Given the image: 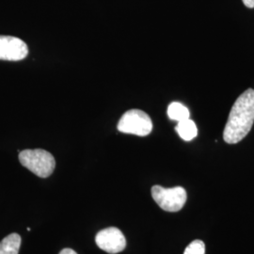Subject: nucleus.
Instances as JSON below:
<instances>
[{
    "label": "nucleus",
    "instance_id": "obj_1",
    "mask_svg": "<svg viewBox=\"0 0 254 254\" xmlns=\"http://www.w3.org/2000/svg\"><path fill=\"white\" fill-rule=\"evenodd\" d=\"M254 123V90L249 89L236 99L230 111L223 138L229 144L241 141Z\"/></svg>",
    "mask_w": 254,
    "mask_h": 254
},
{
    "label": "nucleus",
    "instance_id": "obj_2",
    "mask_svg": "<svg viewBox=\"0 0 254 254\" xmlns=\"http://www.w3.org/2000/svg\"><path fill=\"white\" fill-rule=\"evenodd\" d=\"M19 161L27 170L41 178L49 177L56 167L54 156L42 149L22 151L19 154Z\"/></svg>",
    "mask_w": 254,
    "mask_h": 254
},
{
    "label": "nucleus",
    "instance_id": "obj_3",
    "mask_svg": "<svg viewBox=\"0 0 254 254\" xmlns=\"http://www.w3.org/2000/svg\"><path fill=\"white\" fill-rule=\"evenodd\" d=\"M120 132L136 136H148L153 129L152 120L144 111L131 109L126 112L118 125Z\"/></svg>",
    "mask_w": 254,
    "mask_h": 254
},
{
    "label": "nucleus",
    "instance_id": "obj_4",
    "mask_svg": "<svg viewBox=\"0 0 254 254\" xmlns=\"http://www.w3.org/2000/svg\"><path fill=\"white\" fill-rule=\"evenodd\" d=\"M152 197L158 206L167 212L180 211L188 199L187 191L182 187L165 189L161 186H154Z\"/></svg>",
    "mask_w": 254,
    "mask_h": 254
},
{
    "label": "nucleus",
    "instance_id": "obj_5",
    "mask_svg": "<svg viewBox=\"0 0 254 254\" xmlns=\"http://www.w3.org/2000/svg\"><path fill=\"white\" fill-rule=\"evenodd\" d=\"M96 245L110 254L123 252L127 247V239L118 228L110 227L100 231L95 237Z\"/></svg>",
    "mask_w": 254,
    "mask_h": 254
},
{
    "label": "nucleus",
    "instance_id": "obj_6",
    "mask_svg": "<svg viewBox=\"0 0 254 254\" xmlns=\"http://www.w3.org/2000/svg\"><path fill=\"white\" fill-rule=\"evenodd\" d=\"M28 54L25 42L16 37L0 35V61L19 62Z\"/></svg>",
    "mask_w": 254,
    "mask_h": 254
},
{
    "label": "nucleus",
    "instance_id": "obj_7",
    "mask_svg": "<svg viewBox=\"0 0 254 254\" xmlns=\"http://www.w3.org/2000/svg\"><path fill=\"white\" fill-rule=\"evenodd\" d=\"M175 130L182 139L186 141H190L193 138H195L198 134L197 127L190 119L179 122L177 127H175Z\"/></svg>",
    "mask_w": 254,
    "mask_h": 254
},
{
    "label": "nucleus",
    "instance_id": "obj_8",
    "mask_svg": "<svg viewBox=\"0 0 254 254\" xmlns=\"http://www.w3.org/2000/svg\"><path fill=\"white\" fill-rule=\"evenodd\" d=\"M21 246V236L11 234L0 242V254H18Z\"/></svg>",
    "mask_w": 254,
    "mask_h": 254
},
{
    "label": "nucleus",
    "instance_id": "obj_9",
    "mask_svg": "<svg viewBox=\"0 0 254 254\" xmlns=\"http://www.w3.org/2000/svg\"><path fill=\"white\" fill-rule=\"evenodd\" d=\"M168 116L171 120L182 122L190 119V110L179 102H173L168 108Z\"/></svg>",
    "mask_w": 254,
    "mask_h": 254
},
{
    "label": "nucleus",
    "instance_id": "obj_10",
    "mask_svg": "<svg viewBox=\"0 0 254 254\" xmlns=\"http://www.w3.org/2000/svg\"><path fill=\"white\" fill-rule=\"evenodd\" d=\"M184 254H205V245L201 240H194L186 248Z\"/></svg>",
    "mask_w": 254,
    "mask_h": 254
},
{
    "label": "nucleus",
    "instance_id": "obj_11",
    "mask_svg": "<svg viewBox=\"0 0 254 254\" xmlns=\"http://www.w3.org/2000/svg\"><path fill=\"white\" fill-rule=\"evenodd\" d=\"M244 5L249 9H254V0H242Z\"/></svg>",
    "mask_w": 254,
    "mask_h": 254
},
{
    "label": "nucleus",
    "instance_id": "obj_12",
    "mask_svg": "<svg viewBox=\"0 0 254 254\" xmlns=\"http://www.w3.org/2000/svg\"><path fill=\"white\" fill-rule=\"evenodd\" d=\"M60 254H77L72 249H64L63 250Z\"/></svg>",
    "mask_w": 254,
    "mask_h": 254
}]
</instances>
